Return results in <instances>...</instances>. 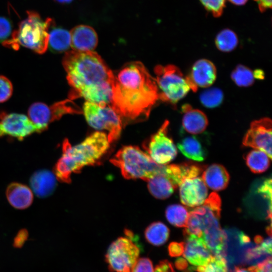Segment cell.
<instances>
[{"label":"cell","instance_id":"1","mask_svg":"<svg viewBox=\"0 0 272 272\" xmlns=\"http://www.w3.org/2000/svg\"><path fill=\"white\" fill-rule=\"evenodd\" d=\"M158 99L156 80L142 62H128L113 73L110 106L120 116L147 117Z\"/></svg>","mask_w":272,"mask_h":272},{"label":"cell","instance_id":"2","mask_svg":"<svg viewBox=\"0 0 272 272\" xmlns=\"http://www.w3.org/2000/svg\"><path fill=\"white\" fill-rule=\"evenodd\" d=\"M62 64L72 88L70 99L79 97L98 104H109L112 96L113 73L93 51L66 52Z\"/></svg>","mask_w":272,"mask_h":272},{"label":"cell","instance_id":"3","mask_svg":"<svg viewBox=\"0 0 272 272\" xmlns=\"http://www.w3.org/2000/svg\"><path fill=\"white\" fill-rule=\"evenodd\" d=\"M107 135L96 131L81 143L72 146L67 139L62 143V154L54 168V175L60 182L70 183L73 173H79L86 166L98 164L109 146Z\"/></svg>","mask_w":272,"mask_h":272},{"label":"cell","instance_id":"4","mask_svg":"<svg viewBox=\"0 0 272 272\" xmlns=\"http://www.w3.org/2000/svg\"><path fill=\"white\" fill-rule=\"evenodd\" d=\"M110 162L120 169L122 176L127 179H141L147 181L158 175L165 176L169 179L171 175L170 165L157 163L137 146H123Z\"/></svg>","mask_w":272,"mask_h":272},{"label":"cell","instance_id":"5","mask_svg":"<svg viewBox=\"0 0 272 272\" xmlns=\"http://www.w3.org/2000/svg\"><path fill=\"white\" fill-rule=\"evenodd\" d=\"M27 14L26 18L19 23L18 29L11 34L10 39L3 42V45L14 50L22 46L43 54L48 47L49 29L53 21L50 18L44 20L35 11H27Z\"/></svg>","mask_w":272,"mask_h":272},{"label":"cell","instance_id":"6","mask_svg":"<svg viewBox=\"0 0 272 272\" xmlns=\"http://www.w3.org/2000/svg\"><path fill=\"white\" fill-rule=\"evenodd\" d=\"M221 201L215 192L210 194L205 202L197 207L201 218L202 235L207 248L214 255L225 256L226 234L221 229L219 220Z\"/></svg>","mask_w":272,"mask_h":272},{"label":"cell","instance_id":"7","mask_svg":"<svg viewBox=\"0 0 272 272\" xmlns=\"http://www.w3.org/2000/svg\"><path fill=\"white\" fill-rule=\"evenodd\" d=\"M154 72L158 98L163 101L175 104L185 96L190 89L186 77L174 65H157Z\"/></svg>","mask_w":272,"mask_h":272},{"label":"cell","instance_id":"8","mask_svg":"<svg viewBox=\"0 0 272 272\" xmlns=\"http://www.w3.org/2000/svg\"><path fill=\"white\" fill-rule=\"evenodd\" d=\"M125 235L113 241L108 248L105 259L111 272H131L139 258L140 249L133 233L126 230Z\"/></svg>","mask_w":272,"mask_h":272},{"label":"cell","instance_id":"9","mask_svg":"<svg viewBox=\"0 0 272 272\" xmlns=\"http://www.w3.org/2000/svg\"><path fill=\"white\" fill-rule=\"evenodd\" d=\"M83 112L90 126L99 130L108 131L110 143L119 137L122 127L120 116L109 104H98L87 101L83 106Z\"/></svg>","mask_w":272,"mask_h":272},{"label":"cell","instance_id":"10","mask_svg":"<svg viewBox=\"0 0 272 272\" xmlns=\"http://www.w3.org/2000/svg\"><path fill=\"white\" fill-rule=\"evenodd\" d=\"M81 109L72 100L66 99L48 106L42 102H35L29 108L30 120L43 131L54 121L67 114H81Z\"/></svg>","mask_w":272,"mask_h":272},{"label":"cell","instance_id":"11","mask_svg":"<svg viewBox=\"0 0 272 272\" xmlns=\"http://www.w3.org/2000/svg\"><path fill=\"white\" fill-rule=\"evenodd\" d=\"M169 124V121L165 120L158 130L143 144L146 153L161 165L172 161L177 153L172 139L168 134Z\"/></svg>","mask_w":272,"mask_h":272},{"label":"cell","instance_id":"12","mask_svg":"<svg viewBox=\"0 0 272 272\" xmlns=\"http://www.w3.org/2000/svg\"><path fill=\"white\" fill-rule=\"evenodd\" d=\"M271 120L262 118L251 122L244 135L243 145L265 153L271 158Z\"/></svg>","mask_w":272,"mask_h":272},{"label":"cell","instance_id":"13","mask_svg":"<svg viewBox=\"0 0 272 272\" xmlns=\"http://www.w3.org/2000/svg\"><path fill=\"white\" fill-rule=\"evenodd\" d=\"M42 131L24 114L2 113L0 115V137L9 135L22 140L32 133Z\"/></svg>","mask_w":272,"mask_h":272},{"label":"cell","instance_id":"14","mask_svg":"<svg viewBox=\"0 0 272 272\" xmlns=\"http://www.w3.org/2000/svg\"><path fill=\"white\" fill-rule=\"evenodd\" d=\"M179 186L180 200L185 206L190 207L201 206L207 197V187L200 177L186 179Z\"/></svg>","mask_w":272,"mask_h":272},{"label":"cell","instance_id":"15","mask_svg":"<svg viewBox=\"0 0 272 272\" xmlns=\"http://www.w3.org/2000/svg\"><path fill=\"white\" fill-rule=\"evenodd\" d=\"M216 76V69L213 63L209 60L201 59L193 64L186 78L190 89L196 92L198 87L207 88L211 86Z\"/></svg>","mask_w":272,"mask_h":272},{"label":"cell","instance_id":"16","mask_svg":"<svg viewBox=\"0 0 272 272\" xmlns=\"http://www.w3.org/2000/svg\"><path fill=\"white\" fill-rule=\"evenodd\" d=\"M183 256L194 266L205 264L213 255L203 240L193 235L185 236Z\"/></svg>","mask_w":272,"mask_h":272},{"label":"cell","instance_id":"17","mask_svg":"<svg viewBox=\"0 0 272 272\" xmlns=\"http://www.w3.org/2000/svg\"><path fill=\"white\" fill-rule=\"evenodd\" d=\"M71 46L73 50L93 51L98 44V37L95 30L85 25H78L70 32Z\"/></svg>","mask_w":272,"mask_h":272},{"label":"cell","instance_id":"18","mask_svg":"<svg viewBox=\"0 0 272 272\" xmlns=\"http://www.w3.org/2000/svg\"><path fill=\"white\" fill-rule=\"evenodd\" d=\"M182 110L184 113L182 126L187 132L196 134L205 131L208 125V120L202 111L192 108L189 104L184 105Z\"/></svg>","mask_w":272,"mask_h":272},{"label":"cell","instance_id":"19","mask_svg":"<svg viewBox=\"0 0 272 272\" xmlns=\"http://www.w3.org/2000/svg\"><path fill=\"white\" fill-rule=\"evenodd\" d=\"M56 177L48 170H41L35 172L30 178V183L35 194L39 197H46L54 191Z\"/></svg>","mask_w":272,"mask_h":272},{"label":"cell","instance_id":"20","mask_svg":"<svg viewBox=\"0 0 272 272\" xmlns=\"http://www.w3.org/2000/svg\"><path fill=\"white\" fill-rule=\"evenodd\" d=\"M6 196L11 206L17 209H25L29 207L33 199L31 190L25 185L14 182L7 188Z\"/></svg>","mask_w":272,"mask_h":272},{"label":"cell","instance_id":"21","mask_svg":"<svg viewBox=\"0 0 272 272\" xmlns=\"http://www.w3.org/2000/svg\"><path fill=\"white\" fill-rule=\"evenodd\" d=\"M230 179L228 172L221 165L214 164L209 166L203 172L202 179L211 189L220 191L228 185Z\"/></svg>","mask_w":272,"mask_h":272},{"label":"cell","instance_id":"22","mask_svg":"<svg viewBox=\"0 0 272 272\" xmlns=\"http://www.w3.org/2000/svg\"><path fill=\"white\" fill-rule=\"evenodd\" d=\"M148 188L155 197L164 199L171 196L175 187L171 181L165 176L156 175L148 181Z\"/></svg>","mask_w":272,"mask_h":272},{"label":"cell","instance_id":"23","mask_svg":"<svg viewBox=\"0 0 272 272\" xmlns=\"http://www.w3.org/2000/svg\"><path fill=\"white\" fill-rule=\"evenodd\" d=\"M181 153L186 157L197 161L205 158V152L199 141L195 137L184 138L177 144Z\"/></svg>","mask_w":272,"mask_h":272},{"label":"cell","instance_id":"24","mask_svg":"<svg viewBox=\"0 0 272 272\" xmlns=\"http://www.w3.org/2000/svg\"><path fill=\"white\" fill-rule=\"evenodd\" d=\"M71 34L61 28H54L49 33L48 47L55 53L65 52L71 46Z\"/></svg>","mask_w":272,"mask_h":272},{"label":"cell","instance_id":"25","mask_svg":"<svg viewBox=\"0 0 272 272\" xmlns=\"http://www.w3.org/2000/svg\"><path fill=\"white\" fill-rule=\"evenodd\" d=\"M169 236L168 228L160 222L152 223L145 231L146 239L154 246H161L164 244L167 241Z\"/></svg>","mask_w":272,"mask_h":272},{"label":"cell","instance_id":"26","mask_svg":"<svg viewBox=\"0 0 272 272\" xmlns=\"http://www.w3.org/2000/svg\"><path fill=\"white\" fill-rule=\"evenodd\" d=\"M245 159L247 165L254 173L263 172L269 166V157L265 153L259 150L250 151Z\"/></svg>","mask_w":272,"mask_h":272},{"label":"cell","instance_id":"27","mask_svg":"<svg viewBox=\"0 0 272 272\" xmlns=\"http://www.w3.org/2000/svg\"><path fill=\"white\" fill-rule=\"evenodd\" d=\"M189 213L187 209L180 205H172L167 207L165 215L168 221L178 227H185Z\"/></svg>","mask_w":272,"mask_h":272},{"label":"cell","instance_id":"28","mask_svg":"<svg viewBox=\"0 0 272 272\" xmlns=\"http://www.w3.org/2000/svg\"><path fill=\"white\" fill-rule=\"evenodd\" d=\"M238 38L232 30L226 29L221 31L216 38L217 47L223 52H230L235 48L238 44Z\"/></svg>","mask_w":272,"mask_h":272},{"label":"cell","instance_id":"29","mask_svg":"<svg viewBox=\"0 0 272 272\" xmlns=\"http://www.w3.org/2000/svg\"><path fill=\"white\" fill-rule=\"evenodd\" d=\"M231 79L234 83L240 87H248L252 85L254 81L253 72L247 67L238 65L231 73Z\"/></svg>","mask_w":272,"mask_h":272},{"label":"cell","instance_id":"30","mask_svg":"<svg viewBox=\"0 0 272 272\" xmlns=\"http://www.w3.org/2000/svg\"><path fill=\"white\" fill-rule=\"evenodd\" d=\"M199 98L203 106L209 108H213L219 106L222 103L224 95L221 89L212 88L202 92Z\"/></svg>","mask_w":272,"mask_h":272},{"label":"cell","instance_id":"31","mask_svg":"<svg viewBox=\"0 0 272 272\" xmlns=\"http://www.w3.org/2000/svg\"><path fill=\"white\" fill-rule=\"evenodd\" d=\"M198 272H228L227 261L222 255H212L203 265L196 268Z\"/></svg>","mask_w":272,"mask_h":272},{"label":"cell","instance_id":"32","mask_svg":"<svg viewBox=\"0 0 272 272\" xmlns=\"http://www.w3.org/2000/svg\"><path fill=\"white\" fill-rule=\"evenodd\" d=\"M205 8L214 16L219 17L222 14L226 0H200Z\"/></svg>","mask_w":272,"mask_h":272},{"label":"cell","instance_id":"33","mask_svg":"<svg viewBox=\"0 0 272 272\" xmlns=\"http://www.w3.org/2000/svg\"><path fill=\"white\" fill-rule=\"evenodd\" d=\"M13 93V86L6 77L0 75V103L7 101Z\"/></svg>","mask_w":272,"mask_h":272},{"label":"cell","instance_id":"34","mask_svg":"<svg viewBox=\"0 0 272 272\" xmlns=\"http://www.w3.org/2000/svg\"><path fill=\"white\" fill-rule=\"evenodd\" d=\"M152 261L147 257L139 258L133 265L131 272H154Z\"/></svg>","mask_w":272,"mask_h":272},{"label":"cell","instance_id":"35","mask_svg":"<svg viewBox=\"0 0 272 272\" xmlns=\"http://www.w3.org/2000/svg\"><path fill=\"white\" fill-rule=\"evenodd\" d=\"M12 26L11 21L7 18L0 16V42L8 39L12 33Z\"/></svg>","mask_w":272,"mask_h":272},{"label":"cell","instance_id":"36","mask_svg":"<svg viewBox=\"0 0 272 272\" xmlns=\"http://www.w3.org/2000/svg\"><path fill=\"white\" fill-rule=\"evenodd\" d=\"M184 242H173L168 246L169 255L172 257H177L181 255L184 252Z\"/></svg>","mask_w":272,"mask_h":272},{"label":"cell","instance_id":"37","mask_svg":"<svg viewBox=\"0 0 272 272\" xmlns=\"http://www.w3.org/2000/svg\"><path fill=\"white\" fill-rule=\"evenodd\" d=\"M271 257H267L262 261L254 265L255 272H271Z\"/></svg>","mask_w":272,"mask_h":272},{"label":"cell","instance_id":"38","mask_svg":"<svg viewBox=\"0 0 272 272\" xmlns=\"http://www.w3.org/2000/svg\"><path fill=\"white\" fill-rule=\"evenodd\" d=\"M154 272H176L173 266L168 260L161 261L156 266Z\"/></svg>","mask_w":272,"mask_h":272},{"label":"cell","instance_id":"39","mask_svg":"<svg viewBox=\"0 0 272 272\" xmlns=\"http://www.w3.org/2000/svg\"><path fill=\"white\" fill-rule=\"evenodd\" d=\"M175 265L177 269L183 272H192V268H188V262L185 259L178 257L175 261Z\"/></svg>","mask_w":272,"mask_h":272},{"label":"cell","instance_id":"40","mask_svg":"<svg viewBox=\"0 0 272 272\" xmlns=\"http://www.w3.org/2000/svg\"><path fill=\"white\" fill-rule=\"evenodd\" d=\"M256 244H258L266 254L271 255L272 246L271 236L265 239L262 238L261 241Z\"/></svg>","mask_w":272,"mask_h":272},{"label":"cell","instance_id":"41","mask_svg":"<svg viewBox=\"0 0 272 272\" xmlns=\"http://www.w3.org/2000/svg\"><path fill=\"white\" fill-rule=\"evenodd\" d=\"M258 3L259 8L263 12L268 8L271 7V0H255Z\"/></svg>","mask_w":272,"mask_h":272},{"label":"cell","instance_id":"42","mask_svg":"<svg viewBox=\"0 0 272 272\" xmlns=\"http://www.w3.org/2000/svg\"><path fill=\"white\" fill-rule=\"evenodd\" d=\"M234 272H255V267L254 265L249 267L238 266L235 267Z\"/></svg>","mask_w":272,"mask_h":272},{"label":"cell","instance_id":"43","mask_svg":"<svg viewBox=\"0 0 272 272\" xmlns=\"http://www.w3.org/2000/svg\"><path fill=\"white\" fill-rule=\"evenodd\" d=\"M254 78L257 79H263L264 78V73L261 70H256L253 72Z\"/></svg>","mask_w":272,"mask_h":272},{"label":"cell","instance_id":"44","mask_svg":"<svg viewBox=\"0 0 272 272\" xmlns=\"http://www.w3.org/2000/svg\"><path fill=\"white\" fill-rule=\"evenodd\" d=\"M232 4L236 5H243L245 4L247 0H229Z\"/></svg>","mask_w":272,"mask_h":272},{"label":"cell","instance_id":"45","mask_svg":"<svg viewBox=\"0 0 272 272\" xmlns=\"http://www.w3.org/2000/svg\"><path fill=\"white\" fill-rule=\"evenodd\" d=\"M61 4H67L71 3L73 0H54Z\"/></svg>","mask_w":272,"mask_h":272}]
</instances>
